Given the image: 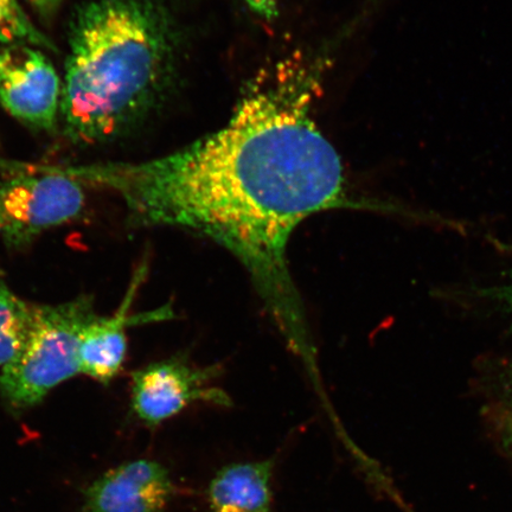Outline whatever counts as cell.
Instances as JSON below:
<instances>
[{"instance_id":"obj_1","label":"cell","mask_w":512,"mask_h":512,"mask_svg":"<svg viewBox=\"0 0 512 512\" xmlns=\"http://www.w3.org/2000/svg\"><path fill=\"white\" fill-rule=\"evenodd\" d=\"M319 76L313 64H280L248 89L220 131L168 156L47 165L113 191L133 226L189 230L226 248L311 382L322 380V369L288 267V242L320 211L382 208L348 196L341 158L311 114Z\"/></svg>"},{"instance_id":"obj_2","label":"cell","mask_w":512,"mask_h":512,"mask_svg":"<svg viewBox=\"0 0 512 512\" xmlns=\"http://www.w3.org/2000/svg\"><path fill=\"white\" fill-rule=\"evenodd\" d=\"M179 36L162 0H85L69 24L60 123L75 145L113 143L174 83Z\"/></svg>"},{"instance_id":"obj_3","label":"cell","mask_w":512,"mask_h":512,"mask_svg":"<svg viewBox=\"0 0 512 512\" xmlns=\"http://www.w3.org/2000/svg\"><path fill=\"white\" fill-rule=\"evenodd\" d=\"M96 318L93 298L88 296L34 305L27 341L0 374V395L6 405L17 412L35 407L51 390L80 374L81 337Z\"/></svg>"},{"instance_id":"obj_4","label":"cell","mask_w":512,"mask_h":512,"mask_svg":"<svg viewBox=\"0 0 512 512\" xmlns=\"http://www.w3.org/2000/svg\"><path fill=\"white\" fill-rule=\"evenodd\" d=\"M0 169V239L10 249L27 248L48 230L79 220L85 214L86 185L31 164L8 163Z\"/></svg>"},{"instance_id":"obj_5","label":"cell","mask_w":512,"mask_h":512,"mask_svg":"<svg viewBox=\"0 0 512 512\" xmlns=\"http://www.w3.org/2000/svg\"><path fill=\"white\" fill-rule=\"evenodd\" d=\"M219 366L197 367L177 355L149 364L132 374L131 408L146 426L164 424L196 402L229 407L232 399L214 381Z\"/></svg>"},{"instance_id":"obj_6","label":"cell","mask_w":512,"mask_h":512,"mask_svg":"<svg viewBox=\"0 0 512 512\" xmlns=\"http://www.w3.org/2000/svg\"><path fill=\"white\" fill-rule=\"evenodd\" d=\"M62 78L46 51L31 46L0 49V107L38 132L60 124Z\"/></svg>"},{"instance_id":"obj_7","label":"cell","mask_w":512,"mask_h":512,"mask_svg":"<svg viewBox=\"0 0 512 512\" xmlns=\"http://www.w3.org/2000/svg\"><path fill=\"white\" fill-rule=\"evenodd\" d=\"M177 492L168 467L137 459L107 471L83 492V512H163Z\"/></svg>"},{"instance_id":"obj_8","label":"cell","mask_w":512,"mask_h":512,"mask_svg":"<svg viewBox=\"0 0 512 512\" xmlns=\"http://www.w3.org/2000/svg\"><path fill=\"white\" fill-rule=\"evenodd\" d=\"M146 275V267L134 275L133 283L128 290L123 305L112 317H99L83 331L79 348L80 373L92 377L93 380L107 384L119 374L123 367L128 326L152 322H164L175 318L172 305L168 304L139 316H130L131 305L138 288Z\"/></svg>"},{"instance_id":"obj_9","label":"cell","mask_w":512,"mask_h":512,"mask_svg":"<svg viewBox=\"0 0 512 512\" xmlns=\"http://www.w3.org/2000/svg\"><path fill=\"white\" fill-rule=\"evenodd\" d=\"M274 467L273 458L221 467L206 491L210 512H275Z\"/></svg>"},{"instance_id":"obj_10","label":"cell","mask_w":512,"mask_h":512,"mask_svg":"<svg viewBox=\"0 0 512 512\" xmlns=\"http://www.w3.org/2000/svg\"><path fill=\"white\" fill-rule=\"evenodd\" d=\"M34 305L25 303L0 279V367L15 360L27 341Z\"/></svg>"},{"instance_id":"obj_11","label":"cell","mask_w":512,"mask_h":512,"mask_svg":"<svg viewBox=\"0 0 512 512\" xmlns=\"http://www.w3.org/2000/svg\"><path fill=\"white\" fill-rule=\"evenodd\" d=\"M31 46L57 50L53 41L31 21L18 0H0V46Z\"/></svg>"},{"instance_id":"obj_12","label":"cell","mask_w":512,"mask_h":512,"mask_svg":"<svg viewBox=\"0 0 512 512\" xmlns=\"http://www.w3.org/2000/svg\"><path fill=\"white\" fill-rule=\"evenodd\" d=\"M498 393L491 409V425L494 433H512V366L499 380Z\"/></svg>"},{"instance_id":"obj_13","label":"cell","mask_w":512,"mask_h":512,"mask_svg":"<svg viewBox=\"0 0 512 512\" xmlns=\"http://www.w3.org/2000/svg\"><path fill=\"white\" fill-rule=\"evenodd\" d=\"M480 294L501 304L512 315V278L502 285L485 288Z\"/></svg>"},{"instance_id":"obj_14","label":"cell","mask_w":512,"mask_h":512,"mask_svg":"<svg viewBox=\"0 0 512 512\" xmlns=\"http://www.w3.org/2000/svg\"><path fill=\"white\" fill-rule=\"evenodd\" d=\"M249 9L256 12V14L272 18L277 14L280 0H245Z\"/></svg>"},{"instance_id":"obj_15","label":"cell","mask_w":512,"mask_h":512,"mask_svg":"<svg viewBox=\"0 0 512 512\" xmlns=\"http://www.w3.org/2000/svg\"><path fill=\"white\" fill-rule=\"evenodd\" d=\"M28 2L41 15L49 16L59 10L64 0H28Z\"/></svg>"},{"instance_id":"obj_16","label":"cell","mask_w":512,"mask_h":512,"mask_svg":"<svg viewBox=\"0 0 512 512\" xmlns=\"http://www.w3.org/2000/svg\"><path fill=\"white\" fill-rule=\"evenodd\" d=\"M497 443L502 447L505 456H508L512 460V433L503 432L495 434Z\"/></svg>"}]
</instances>
